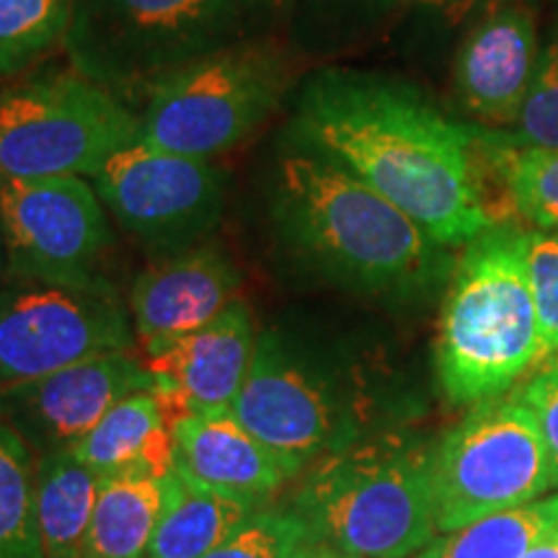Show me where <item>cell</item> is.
I'll use <instances>...</instances> for the list:
<instances>
[{
  "label": "cell",
  "instance_id": "cell-1",
  "mask_svg": "<svg viewBox=\"0 0 558 558\" xmlns=\"http://www.w3.org/2000/svg\"><path fill=\"white\" fill-rule=\"evenodd\" d=\"M282 145L341 166L448 248L499 222L488 205L478 124L452 122L422 90L388 75L313 73Z\"/></svg>",
  "mask_w": 558,
  "mask_h": 558
},
{
  "label": "cell",
  "instance_id": "cell-2",
  "mask_svg": "<svg viewBox=\"0 0 558 558\" xmlns=\"http://www.w3.org/2000/svg\"><path fill=\"white\" fill-rule=\"evenodd\" d=\"M267 205L284 256L324 282L407 305L448 288L452 248L331 160L282 145Z\"/></svg>",
  "mask_w": 558,
  "mask_h": 558
},
{
  "label": "cell",
  "instance_id": "cell-3",
  "mask_svg": "<svg viewBox=\"0 0 558 558\" xmlns=\"http://www.w3.org/2000/svg\"><path fill=\"white\" fill-rule=\"evenodd\" d=\"M525 230L494 222L465 243L439 311L435 365L442 393L458 407L509 393L550 357L530 292Z\"/></svg>",
  "mask_w": 558,
  "mask_h": 558
},
{
  "label": "cell",
  "instance_id": "cell-4",
  "mask_svg": "<svg viewBox=\"0 0 558 558\" xmlns=\"http://www.w3.org/2000/svg\"><path fill=\"white\" fill-rule=\"evenodd\" d=\"M284 0H73L70 68L122 101L145 99L177 70L264 39Z\"/></svg>",
  "mask_w": 558,
  "mask_h": 558
},
{
  "label": "cell",
  "instance_id": "cell-5",
  "mask_svg": "<svg viewBox=\"0 0 558 558\" xmlns=\"http://www.w3.org/2000/svg\"><path fill=\"white\" fill-rule=\"evenodd\" d=\"M435 448L411 437H375L318 460L290 505L313 541L357 558H414L437 538Z\"/></svg>",
  "mask_w": 558,
  "mask_h": 558
},
{
  "label": "cell",
  "instance_id": "cell-6",
  "mask_svg": "<svg viewBox=\"0 0 558 558\" xmlns=\"http://www.w3.org/2000/svg\"><path fill=\"white\" fill-rule=\"evenodd\" d=\"M288 88L282 47L269 37L243 41L153 86L140 109V140L192 158L226 156L275 114Z\"/></svg>",
  "mask_w": 558,
  "mask_h": 558
},
{
  "label": "cell",
  "instance_id": "cell-7",
  "mask_svg": "<svg viewBox=\"0 0 558 558\" xmlns=\"http://www.w3.org/2000/svg\"><path fill=\"white\" fill-rule=\"evenodd\" d=\"M137 140V111L73 68L0 90V179H94Z\"/></svg>",
  "mask_w": 558,
  "mask_h": 558
},
{
  "label": "cell",
  "instance_id": "cell-8",
  "mask_svg": "<svg viewBox=\"0 0 558 558\" xmlns=\"http://www.w3.org/2000/svg\"><path fill=\"white\" fill-rule=\"evenodd\" d=\"M437 533L465 527L550 492L538 422L518 390L473 403L435 445L432 458Z\"/></svg>",
  "mask_w": 558,
  "mask_h": 558
},
{
  "label": "cell",
  "instance_id": "cell-9",
  "mask_svg": "<svg viewBox=\"0 0 558 558\" xmlns=\"http://www.w3.org/2000/svg\"><path fill=\"white\" fill-rule=\"evenodd\" d=\"M233 416L300 478L357 442V418L331 369L282 326L259 331Z\"/></svg>",
  "mask_w": 558,
  "mask_h": 558
},
{
  "label": "cell",
  "instance_id": "cell-10",
  "mask_svg": "<svg viewBox=\"0 0 558 558\" xmlns=\"http://www.w3.org/2000/svg\"><path fill=\"white\" fill-rule=\"evenodd\" d=\"M90 184L117 226L156 262L207 243L228 199L226 169L143 140L117 153Z\"/></svg>",
  "mask_w": 558,
  "mask_h": 558
},
{
  "label": "cell",
  "instance_id": "cell-11",
  "mask_svg": "<svg viewBox=\"0 0 558 558\" xmlns=\"http://www.w3.org/2000/svg\"><path fill=\"white\" fill-rule=\"evenodd\" d=\"M0 222L9 279L54 288L111 284L104 264L114 251V230L88 179H0Z\"/></svg>",
  "mask_w": 558,
  "mask_h": 558
},
{
  "label": "cell",
  "instance_id": "cell-12",
  "mask_svg": "<svg viewBox=\"0 0 558 558\" xmlns=\"http://www.w3.org/2000/svg\"><path fill=\"white\" fill-rule=\"evenodd\" d=\"M135 347V326L114 284L0 282V386Z\"/></svg>",
  "mask_w": 558,
  "mask_h": 558
},
{
  "label": "cell",
  "instance_id": "cell-13",
  "mask_svg": "<svg viewBox=\"0 0 558 558\" xmlns=\"http://www.w3.org/2000/svg\"><path fill=\"white\" fill-rule=\"evenodd\" d=\"M150 388H156V378L143 357L111 352L41 378L0 386V418L39 458L75 448L111 407Z\"/></svg>",
  "mask_w": 558,
  "mask_h": 558
},
{
  "label": "cell",
  "instance_id": "cell-14",
  "mask_svg": "<svg viewBox=\"0 0 558 558\" xmlns=\"http://www.w3.org/2000/svg\"><path fill=\"white\" fill-rule=\"evenodd\" d=\"M256 339L254 311L239 295L199 331L145 352L143 362L173 418L228 411L246 383Z\"/></svg>",
  "mask_w": 558,
  "mask_h": 558
},
{
  "label": "cell",
  "instance_id": "cell-15",
  "mask_svg": "<svg viewBox=\"0 0 558 558\" xmlns=\"http://www.w3.org/2000/svg\"><path fill=\"white\" fill-rule=\"evenodd\" d=\"M241 275L226 251L202 243L160 259L135 279L128 311L143 352L199 331L239 298Z\"/></svg>",
  "mask_w": 558,
  "mask_h": 558
},
{
  "label": "cell",
  "instance_id": "cell-16",
  "mask_svg": "<svg viewBox=\"0 0 558 558\" xmlns=\"http://www.w3.org/2000/svg\"><path fill=\"white\" fill-rule=\"evenodd\" d=\"M538 60V37L525 11L488 13L458 50L452 73L458 101L488 130L512 128Z\"/></svg>",
  "mask_w": 558,
  "mask_h": 558
},
{
  "label": "cell",
  "instance_id": "cell-17",
  "mask_svg": "<svg viewBox=\"0 0 558 558\" xmlns=\"http://www.w3.org/2000/svg\"><path fill=\"white\" fill-rule=\"evenodd\" d=\"M173 473L190 486L215 488L264 501L292 473L233 411H205L173 418Z\"/></svg>",
  "mask_w": 558,
  "mask_h": 558
},
{
  "label": "cell",
  "instance_id": "cell-18",
  "mask_svg": "<svg viewBox=\"0 0 558 558\" xmlns=\"http://www.w3.org/2000/svg\"><path fill=\"white\" fill-rule=\"evenodd\" d=\"M99 476L145 469L153 476H173V416L156 388L137 390L107 411V416L70 448Z\"/></svg>",
  "mask_w": 558,
  "mask_h": 558
},
{
  "label": "cell",
  "instance_id": "cell-19",
  "mask_svg": "<svg viewBox=\"0 0 558 558\" xmlns=\"http://www.w3.org/2000/svg\"><path fill=\"white\" fill-rule=\"evenodd\" d=\"M169 478L145 469L101 476L83 558H145L169 501Z\"/></svg>",
  "mask_w": 558,
  "mask_h": 558
},
{
  "label": "cell",
  "instance_id": "cell-20",
  "mask_svg": "<svg viewBox=\"0 0 558 558\" xmlns=\"http://www.w3.org/2000/svg\"><path fill=\"white\" fill-rule=\"evenodd\" d=\"M264 501L184 484L171 476L169 501L145 558H207Z\"/></svg>",
  "mask_w": 558,
  "mask_h": 558
},
{
  "label": "cell",
  "instance_id": "cell-21",
  "mask_svg": "<svg viewBox=\"0 0 558 558\" xmlns=\"http://www.w3.org/2000/svg\"><path fill=\"white\" fill-rule=\"evenodd\" d=\"M99 473L70 450L37 458V525L45 558H83Z\"/></svg>",
  "mask_w": 558,
  "mask_h": 558
},
{
  "label": "cell",
  "instance_id": "cell-22",
  "mask_svg": "<svg viewBox=\"0 0 558 558\" xmlns=\"http://www.w3.org/2000/svg\"><path fill=\"white\" fill-rule=\"evenodd\" d=\"M558 525V492L439 533L414 558H525Z\"/></svg>",
  "mask_w": 558,
  "mask_h": 558
},
{
  "label": "cell",
  "instance_id": "cell-23",
  "mask_svg": "<svg viewBox=\"0 0 558 558\" xmlns=\"http://www.w3.org/2000/svg\"><path fill=\"white\" fill-rule=\"evenodd\" d=\"M478 132L486 169L497 177L514 213L535 230L558 233V150L507 148L481 124Z\"/></svg>",
  "mask_w": 558,
  "mask_h": 558
},
{
  "label": "cell",
  "instance_id": "cell-24",
  "mask_svg": "<svg viewBox=\"0 0 558 558\" xmlns=\"http://www.w3.org/2000/svg\"><path fill=\"white\" fill-rule=\"evenodd\" d=\"M0 558H45L37 525V456L0 418Z\"/></svg>",
  "mask_w": 558,
  "mask_h": 558
},
{
  "label": "cell",
  "instance_id": "cell-25",
  "mask_svg": "<svg viewBox=\"0 0 558 558\" xmlns=\"http://www.w3.org/2000/svg\"><path fill=\"white\" fill-rule=\"evenodd\" d=\"M73 0H0V78H13L65 45Z\"/></svg>",
  "mask_w": 558,
  "mask_h": 558
},
{
  "label": "cell",
  "instance_id": "cell-26",
  "mask_svg": "<svg viewBox=\"0 0 558 558\" xmlns=\"http://www.w3.org/2000/svg\"><path fill=\"white\" fill-rule=\"evenodd\" d=\"M313 533L292 505H262L207 558H295Z\"/></svg>",
  "mask_w": 558,
  "mask_h": 558
},
{
  "label": "cell",
  "instance_id": "cell-27",
  "mask_svg": "<svg viewBox=\"0 0 558 558\" xmlns=\"http://www.w3.org/2000/svg\"><path fill=\"white\" fill-rule=\"evenodd\" d=\"M488 135L507 148L558 150V41H550L541 52L533 83L512 128L488 130Z\"/></svg>",
  "mask_w": 558,
  "mask_h": 558
},
{
  "label": "cell",
  "instance_id": "cell-28",
  "mask_svg": "<svg viewBox=\"0 0 558 558\" xmlns=\"http://www.w3.org/2000/svg\"><path fill=\"white\" fill-rule=\"evenodd\" d=\"M522 259L548 354H558V233L525 230Z\"/></svg>",
  "mask_w": 558,
  "mask_h": 558
},
{
  "label": "cell",
  "instance_id": "cell-29",
  "mask_svg": "<svg viewBox=\"0 0 558 558\" xmlns=\"http://www.w3.org/2000/svg\"><path fill=\"white\" fill-rule=\"evenodd\" d=\"M514 390L538 422L548 456L550 488H558V354L535 367V373L527 375Z\"/></svg>",
  "mask_w": 558,
  "mask_h": 558
},
{
  "label": "cell",
  "instance_id": "cell-30",
  "mask_svg": "<svg viewBox=\"0 0 558 558\" xmlns=\"http://www.w3.org/2000/svg\"><path fill=\"white\" fill-rule=\"evenodd\" d=\"M320 11H362V13H393V11H427L445 21H463L476 5V0H300Z\"/></svg>",
  "mask_w": 558,
  "mask_h": 558
},
{
  "label": "cell",
  "instance_id": "cell-31",
  "mask_svg": "<svg viewBox=\"0 0 558 558\" xmlns=\"http://www.w3.org/2000/svg\"><path fill=\"white\" fill-rule=\"evenodd\" d=\"M295 558H357V556L344 554V550L333 548V546H329V543L313 541V543H308V546H305L303 550H300V554H298Z\"/></svg>",
  "mask_w": 558,
  "mask_h": 558
},
{
  "label": "cell",
  "instance_id": "cell-32",
  "mask_svg": "<svg viewBox=\"0 0 558 558\" xmlns=\"http://www.w3.org/2000/svg\"><path fill=\"white\" fill-rule=\"evenodd\" d=\"M525 558H558V525L554 530H548L546 538L530 550Z\"/></svg>",
  "mask_w": 558,
  "mask_h": 558
},
{
  "label": "cell",
  "instance_id": "cell-33",
  "mask_svg": "<svg viewBox=\"0 0 558 558\" xmlns=\"http://www.w3.org/2000/svg\"><path fill=\"white\" fill-rule=\"evenodd\" d=\"M9 279V256H5V239H3V222H0V282Z\"/></svg>",
  "mask_w": 558,
  "mask_h": 558
}]
</instances>
